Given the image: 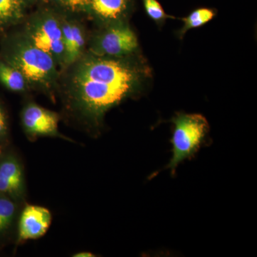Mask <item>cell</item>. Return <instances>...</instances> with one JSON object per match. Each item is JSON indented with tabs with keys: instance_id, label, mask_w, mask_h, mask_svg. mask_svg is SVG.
<instances>
[{
	"instance_id": "9a60e30c",
	"label": "cell",
	"mask_w": 257,
	"mask_h": 257,
	"mask_svg": "<svg viewBox=\"0 0 257 257\" xmlns=\"http://www.w3.org/2000/svg\"><path fill=\"white\" fill-rule=\"evenodd\" d=\"M72 13L90 11L91 0H51Z\"/></svg>"
},
{
	"instance_id": "8fae6325",
	"label": "cell",
	"mask_w": 257,
	"mask_h": 257,
	"mask_svg": "<svg viewBox=\"0 0 257 257\" xmlns=\"http://www.w3.org/2000/svg\"><path fill=\"white\" fill-rule=\"evenodd\" d=\"M24 18V0H0V28L18 24Z\"/></svg>"
},
{
	"instance_id": "7a4b0ae2",
	"label": "cell",
	"mask_w": 257,
	"mask_h": 257,
	"mask_svg": "<svg viewBox=\"0 0 257 257\" xmlns=\"http://www.w3.org/2000/svg\"><path fill=\"white\" fill-rule=\"evenodd\" d=\"M5 58L21 72L30 89L54 97L60 69L51 56L32 45L22 32L10 40Z\"/></svg>"
},
{
	"instance_id": "ac0fdd59",
	"label": "cell",
	"mask_w": 257,
	"mask_h": 257,
	"mask_svg": "<svg viewBox=\"0 0 257 257\" xmlns=\"http://www.w3.org/2000/svg\"><path fill=\"white\" fill-rule=\"evenodd\" d=\"M74 257H92L95 256L94 253L89 252V251H80V252H77L74 253L72 255Z\"/></svg>"
},
{
	"instance_id": "ba28073f",
	"label": "cell",
	"mask_w": 257,
	"mask_h": 257,
	"mask_svg": "<svg viewBox=\"0 0 257 257\" xmlns=\"http://www.w3.org/2000/svg\"><path fill=\"white\" fill-rule=\"evenodd\" d=\"M52 220V214L47 208L26 204L19 216L17 242L42 237L48 231Z\"/></svg>"
},
{
	"instance_id": "5b68a950",
	"label": "cell",
	"mask_w": 257,
	"mask_h": 257,
	"mask_svg": "<svg viewBox=\"0 0 257 257\" xmlns=\"http://www.w3.org/2000/svg\"><path fill=\"white\" fill-rule=\"evenodd\" d=\"M138 41L131 28L121 22L109 24L93 37L89 52L101 56L125 57L138 49Z\"/></svg>"
},
{
	"instance_id": "52a82bcc",
	"label": "cell",
	"mask_w": 257,
	"mask_h": 257,
	"mask_svg": "<svg viewBox=\"0 0 257 257\" xmlns=\"http://www.w3.org/2000/svg\"><path fill=\"white\" fill-rule=\"evenodd\" d=\"M26 192L23 164L13 154L3 155L0 160V194L20 203L25 201Z\"/></svg>"
},
{
	"instance_id": "d6986e66",
	"label": "cell",
	"mask_w": 257,
	"mask_h": 257,
	"mask_svg": "<svg viewBox=\"0 0 257 257\" xmlns=\"http://www.w3.org/2000/svg\"><path fill=\"white\" fill-rule=\"evenodd\" d=\"M3 155V145H0V160Z\"/></svg>"
},
{
	"instance_id": "30bf717a",
	"label": "cell",
	"mask_w": 257,
	"mask_h": 257,
	"mask_svg": "<svg viewBox=\"0 0 257 257\" xmlns=\"http://www.w3.org/2000/svg\"><path fill=\"white\" fill-rule=\"evenodd\" d=\"M127 9V0H91L90 11L108 24L119 22Z\"/></svg>"
},
{
	"instance_id": "5bb4252c",
	"label": "cell",
	"mask_w": 257,
	"mask_h": 257,
	"mask_svg": "<svg viewBox=\"0 0 257 257\" xmlns=\"http://www.w3.org/2000/svg\"><path fill=\"white\" fill-rule=\"evenodd\" d=\"M214 13L212 10L202 8L192 12L188 17L184 18V26L182 29V35L191 29L199 28L202 25L209 23L214 18Z\"/></svg>"
},
{
	"instance_id": "277c9868",
	"label": "cell",
	"mask_w": 257,
	"mask_h": 257,
	"mask_svg": "<svg viewBox=\"0 0 257 257\" xmlns=\"http://www.w3.org/2000/svg\"><path fill=\"white\" fill-rule=\"evenodd\" d=\"M22 33L37 48L48 54L60 69L64 68V47L60 15L42 11L24 23Z\"/></svg>"
},
{
	"instance_id": "2e32d148",
	"label": "cell",
	"mask_w": 257,
	"mask_h": 257,
	"mask_svg": "<svg viewBox=\"0 0 257 257\" xmlns=\"http://www.w3.org/2000/svg\"><path fill=\"white\" fill-rule=\"evenodd\" d=\"M147 15L155 21L158 22L167 18L165 12L157 0H144Z\"/></svg>"
},
{
	"instance_id": "6da1fadb",
	"label": "cell",
	"mask_w": 257,
	"mask_h": 257,
	"mask_svg": "<svg viewBox=\"0 0 257 257\" xmlns=\"http://www.w3.org/2000/svg\"><path fill=\"white\" fill-rule=\"evenodd\" d=\"M144 76V69L128 56L88 51L60 71L57 92L69 119L96 137L106 113L137 93Z\"/></svg>"
},
{
	"instance_id": "4fadbf2b",
	"label": "cell",
	"mask_w": 257,
	"mask_h": 257,
	"mask_svg": "<svg viewBox=\"0 0 257 257\" xmlns=\"http://www.w3.org/2000/svg\"><path fill=\"white\" fill-rule=\"evenodd\" d=\"M19 203L0 194V236L6 234L15 222Z\"/></svg>"
},
{
	"instance_id": "8992f818",
	"label": "cell",
	"mask_w": 257,
	"mask_h": 257,
	"mask_svg": "<svg viewBox=\"0 0 257 257\" xmlns=\"http://www.w3.org/2000/svg\"><path fill=\"white\" fill-rule=\"evenodd\" d=\"M60 119L57 113L34 102L27 104L21 112L24 133L31 142L40 138H57L72 141L59 131Z\"/></svg>"
},
{
	"instance_id": "e0dca14e",
	"label": "cell",
	"mask_w": 257,
	"mask_h": 257,
	"mask_svg": "<svg viewBox=\"0 0 257 257\" xmlns=\"http://www.w3.org/2000/svg\"><path fill=\"white\" fill-rule=\"evenodd\" d=\"M8 121L6 113L0 104V145L8 138Z\"/></svg>"
},
{
	"instance_id": "3957f363",
	"label": "cell",
	"mask_w": 257,
	"mask_h": 257,
	"mask_svg": "<svg viewBox=\"0 0 257 257\" xmlns=\"http://www.w3.org/2000/svg\"><path fill=\"white\" fill-rule=\"evenodd\" d=\"M172 123V157L166 168L170 169L174 176L179 164L192 158L199 151L209 133V125L202 115L182 113L175 116Z\"/></svg>"
},
{
	"instance_id": "7c38bea8",
	"label": "cell",
	"mask_w": 257,
	"mask_h": 257,
	"mask_svg": "<svg viewBox=\"0 0 257 257\" xmlns=\"http://www.w3.org/2000/svg\"><path fill=\"white\" fill-rule=\"evenodd\" d=\"M0 82L13 92L24 93L30 89L21 72L3 61H0Z\"/></svg>"
},
{
	"instance_id": "9c48e42d",
	"label": "cell",
	"mask_w": 257,
	"mask_h": 257,
	"mask_svg": "<svg viewBox=\"0 0 257 257\" xmlns=\"http://www.w3.org/2000/svg\"><path fill=\"white\" fill-rule=\"evenodd\" d=\"M64 47L65 68L85 52L86 33L82 23L66 15H60Z\"/></svg>"
}]
</instances>
